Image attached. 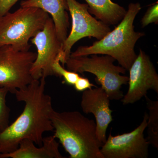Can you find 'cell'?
<instances>
[{
  "label": "cell",
  "instance_id": "cell-1",
  "mask_svg": "<svg viewBox=\"0 0 158 158\" xmlns=\"http://www.w3.org/2000/svg\"><path fill=\"white\" fill-rule=\"evenodd\" d=\"M45 79H34L25 88L15 91L18 101L24 103V108L16 120L0 133V154L14 151L25 139L41 146L43 134L53 131L51 117L54 109L51 97L45 93Z\"/></svg>",
  "mask_w": 158,
  "mask_h": 158
},
{
  "label": "cell",
  "instance_id": "cell-2",
  "mask_svg": "<svg viewBox=\"0 0 158 158\" xmlns=\"http://www.w3.org/2000/svg\"><path fill=\"white\" fill-rule=\"evenodd\" d=\"M53 137L70 158H104L101 152L103 144L96 135V123L78 111L58 112L51 114Z\"/></svg>",
  "mask_w": 158,
  "mask_h": 158
},
{
  "label": "cell",
  "instance_id": "cell-3",
  "mask_svg": "<svg viewBox=\"0 0 158 158\" xmlns=\"http://www.w3.org/2000/svg\"><path fill=\"white\" fill-rule=\"evenodd\" d=\"M141 9L140 3H130L124 17L114 30L91 45L79 47L71 52L69 57L107 55L114 58L126 70H129L137 57L135 49L136 43L145 35L143 32L135 31L134 26Z\"/></svg>",
  "mask_w": 158,
  "mask_h": 158
},
{
  "label": "cell",
  "instance_id": "cell-4",
  "mask_svg": "<svg viewBox=\"0 0 158 158\" xmlns=\"http://www.w3.org/2000/svg\"><path fill=\"white\" fill-rule=\"evenodd\" d=\"M49 15L36 7H20L0 17V47L11 45L20 51H29V41L41 31Z\"/></svg>",
  "mask_w": 158,
  "mask_h": 158
},
{
  "label": "cell",
  "instance_id": "cell-5",
  "mask_svg": "<svg viewBox=\"0 0 158 158\" xmlns=\"http://www.w3.org/2000/svg\"><path fill=\"white\" fill-rule=\"evenodd\" d=\"M90 56L69 57L65 64L69 70L81 74H93L96 76L97 84L105 90L110 100H120L124 95L121 90L122 86L127 85L129 81L128 77L121 75L125 74L126 69L114 65L116 60L110 56Z\"/></svg>",
  "mask_w": 158,
  "mask_h": 158
},
{
  "label": "cell",
  "instance_id": "cell-6",
  "mask_svg": "<svg viewBox=\"0 0 158 158\" xmlns=\"http://www.w3.org/2000/svg\"><path fill=\"white\" fill-rule=\"evenodd\" d=\"M37 53L20 51L11 45L0 47V87L14 94L34 80L31 73Z\"/></svg>",
  "mask_w": 158,
  "mask_h": 158
},
{
  "label": "cell",
  "instance_id": "cell-7",
  "mask_svg": "<svg viewBox=\"0 0 158 158\" xmlns=\"http://www.w3.org/2000/svg\"><path fill=\"white\" fill-rule=\"evenodd\" d=\"M72 18V28L62 44L60 61L64 66L70 56L73 46L85 37H94L97 40L103 38L111 31L109 26L93 17L88 11L87 4L76 0H65Z\"/></svg>",
  "mask_w": 158,
  "mask_h": 158
},
{
  "label": "cell",
  "instance_id": "cell-8",
  "mask_svg": "<svg viewBox=\"0 0 158 158\" xmlns=\"http://www.w3.org/2000/svg\"><path fill=\"white\" fill-rule=\"evenodd\" d=\"M148 114L144 113L139 126L132 131L113 136L110 131L106 142L101 148L104 158H147L149 142L144 137Z\"/></svg>",
  "mask_w": 158,
  "mask_h": 158
},
{
  "label": "cell",
  "instance_id": "cell-9",
  "mask_svg": "<svg viewBox=\"0 0 158 158\" xmlns=\"http://www.w3.org/2000/svg\"><path fill=\"white\" fill-rule=\"evenodd\" d=\"M30 40L37 49V57L31 70L33 78L39 80L54 76L52 66L61 56L62 43L57 37L52 18H49L43 28Z\"/></svg>",
  "mask_w": 158,
  "mask_h": 158
},
{
  "label": "cell",
  "instance_id": "cell-10",
  "mask_svg": "<svg viewBox=\"0 0 158 158\" xmlns=\"http://www.w3.org/2000/svg\"><path fill=\"white\" fill-rule=\"evenodd\" d=\"M128 89L120 100L123 104H133L152 90L158 94V74L149 56L140 49L129 70Z\"/></svg>",
  "mask_w": 158,
  "mask_h": 158
},
{
  "label": "cell",
  "instance_id": "cell-11",
  "mask_svg": "<svg viewBox=\"0 0 158 158\" xmlns=\"http://www.w3.org/2000/svg\"><path fill=\"white\" fill-rule=\"evenodd\" d=\"M110 101L108 94L101 87L85 90L81 97V106L82 111L86 114L92 113L94 116L97 136L103 144L107 139L108 127L113 120V110L110 108Z\"/></svg>",
  "mask_w": 158,
  "mask_h": 158
},
{
  "label": "cell",
  "instance_id": "cell-12",
  "mask_svg": "<svg viewBox=\"0 0 158 158\" xmlns=\"http://www.w3.org/2000/svg\"><path fill=\"white\" fill-rule=\"evenodd\" d=\"M21 7H36L52 16L56 33L63 44L68 36L69 27L68 7L65 0H23Z\"/></svg>",
  "mask_w": 158,
  "mask_h": 158
},
{
  "label": "cell",
  "instance_id": "cell-13",
  "mask_svg": "<svg viewBox=\"0 0 158 158\" xmlns=\"http://www.w3.org/2000/svg\"><path fill=\"white\" fill-rule=\"evenodd\" d=\"M59 151V143L53 136L43 138L40 148L33 141L24 139L17 149L8 153L0 154V158H63Z\"/></svg>",
  "mask_w": 158,
  "mask_h": 158
},
{
  "label": "cell",
  "instance_id": "cell-14",
  "mask_svg": "<svg viewBox=\"0 0 158 158\" xmlns=\"http://www.w3.org/2000/svg\"><path fill=\"white\" fill-rule=\"evenodd\" d=\"M88 6V11L95 18L108 26L120 22L127 12L124 7L111 0H85Z\"/></svg>",
  "mask_w": 158,
  "mask_h": 158
},
{
  "label": "cell",
  "instance_id": "cell-15",
  "mask_svg": "<svg viewBox=\"0 0 158 158\" xmlns=\"http://www.w3.org/2000/svg\"><path fill=\"white\" fill-rule=\"evenodd\" d=\"M146 107L149 111L147 120L148 137L150 144L158 149V101H154L147 95L144 96Z\"/></svg>",
  "mask_w": 158,
  "mask_h": 158
},
{
  "label": "cell",
  "instance_id": "cell-16",
  "mask_svg": "<svg viewBox=\"0 0 158 158\" xmlns=\"http://www.w3.org/2000/svg\"><path fill=\"white\" fill-rule=\"evenodd\" d=\"M60 58L59 56L56 59L52 66L54 76L63 78V83L73 86L80 76L77 73L65 69L60 64Z\"/></svg>",
  "mask_w": 158,
  "mask_h": 158
},
{
  "label": "cell",
  "instance_id": "cell-17",
  "mask_svg": "<svg viewBox=\"0 0 158 158\" xmlns=\"http://www.w3.org/2000/svg\"><path fill=\"white\" fill-rule=\"evenodd\" d=\"M9 90L0 87V133L9 126L10 109L6 104V96Z\"/></svg>",
  "mask_w": 158,
  "mask_h": 158
},
{
  "label": "cell",
  "instance_id": "cell-18",
  "mask_svg": "<svg viewBox=\"0 0 158 158\" xmlns=\"http://www.w3.org/2000/svg\"><path fill=\"white\" fill-rule=\"evenodd\" d=\"M142 27H144L150 24L158 23V2L152 6H150L145 12L141 20Z\"/></svg>",
  "mask_w": 158,
  "mask_h": 158
},
{
  "label": "cell",
  "instance_id": "cell-19",
  "mask_svg": "<svg viewBox=\"0 0 158 158\" xmlns=\"http://www.w3.org/2000/svg\"><path fill=\"white\" fill-rule=\"evenodd\" d=\"M73 86L77 91L80 92H83L85 90L91 89L93 87H96L95 85L90 83L88 78L81 76L79 77Z\"/></svg>",
  "mask_w": 158,
  "mask_h": 158
},
{
  "label": "cell",
  "instance_id": "cell-20",
  "mask_svg": "<svg viewBox=\"0 0 158 158\" xmlns=\"http://www.w3.org/2000/svg\"><path fill=\"white\" fill-rule=\"evenodd\" d=\"M19 0H0V17L10 11Z\"/></svg>",
  "mask_w": 158,
  "mask_h": 158
}]
</instances>
